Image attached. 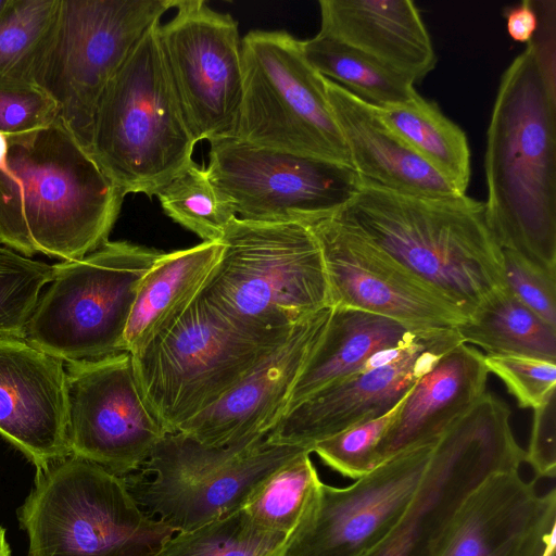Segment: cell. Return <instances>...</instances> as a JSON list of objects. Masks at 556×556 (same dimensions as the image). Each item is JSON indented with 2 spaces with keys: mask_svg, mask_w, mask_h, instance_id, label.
Wrapping results in <instances>:
<instances>
[{
  "mask_svg": "<svg viewBox=\"0 0 556 556\" xmlns=\"http://www.w3.org/2000/svg\"><path fill=\"white\" fill-rule=\"evenodd\" d=\"M311 448L269 442L267 435L235 445L212 446L167 433L142 466L125 476L128 490L149 515L188 531L247 506L265 481Z\"/></svg>",
  "mask_w": 556,
  "mask_h": 556,
  "instance_id": "ba28073f",
  "label": "cell"
},
{
  "mask_svg": "<svg viewBox=\"0 0 556 556\" xmlns=\"http://www.w3.org/2000/svg\"><path fill=\"white\" fill-rule=\"evenodd\" d=\"M62 0H7L0 12V87L39 86Z\"/></svg>",
  "mask_w": 556,
  "mask_h": 556,
  "instance_id": "83f0119b",
  "label": "cell"
},
{
  "mask_svg": "<svg viewBox=\"0 0 556 556\" xmlns=\"http://www.w3.org/2000/svg\"><path fill=\"white\" fill-rule=\"evenodd\" d=\"M408 392L386 414L316 442L313 452L343 477L356 480L367 475L380 465L379 443L396 419Z\"/></svg>",
  "mask_w": 556,
  "mask_h": 556,
  "instance_id": "e575fe53",
  "label": "cell"
},
{
  "mask_svg": "<svg viewBox=\"0 0 556 556\" xmlns=\"http://www.w3.org/2000/svg\"><path fill=\"white\" fill-rule=\"evenodd\" d=\"M425 330L428 329L410 328L375 313L332 306L325 333L294 384L289 408L325 387L358 374L377 352L415 339Z\"/></svg>",
  "mask_w": 556,
  "mask_h": 556,
  "instance_id": "d4e9b609",
  "label": "cell"
},
{
  "mask_svg": "<svg viewBox=\"0 0 556 556\" xmlns=\"http://www.w3.org/2000/svg\"><path fill=\"white\" fill-rule=\"evenodd\" d=\"M543 556H556V555H555V541H554V542H552V543L548 545V547H547V549L545 551V553H544V555H543Z\"/></svg>",
  "mask_w": 556,
  "mask_h": 556,
  "instance_id": "b9f144b4",
  "label": "cell"
},
{
  "mask_svg": "<svg viewBox=\"0 0 556 556\" xmlns=\"http://www.w3.org/2000/svg\"><path fill=\"white\" fill-rule=\"evenodd\" d=\"M484 364L521 408H535L556 390V362L518 354H486Z\"/></svg>",
  "mask_w": 556,
  "mask_h": 556,
  "instance_id": "d590c367",
  "label": "cell"
},
{
  "mask_svg": "<svg viewBox=\"0 0 556 556\" xmlns=\"http://www.w3.org/2000/svg\"><path fill=\"white\" fill-rule=\"evenodd\" d=\"M489 374L484 355L467 343L444 354L408 392L379 443V463L435 442L486 392Z\"/></svg>",
  "mask_w": 556,
  "mask_h": 556,
  "instance_id": "cb8c5ba5",
  "label": "cell"
},
{
  "mask_svg": "<svg viewBox=\"0 0 556 556\" xmlns=\"http://www.w3.org/2000/svg\"><path fill=\"white\" fill-rule=\"evenodd\" d=\"M5 3H7V0H0V12L3 9V7L5 5Z\"/></svg>",
  "mask_w": 556,
  "mask_h": 556,
  "instance_id": "7bdbcfd3",
  "label": "cell"
},
{
  "mask_svg": "<svg viewBox=\"0 0 556 556\" xmlns=\"http://www.w3.org/2000/svg\"><path fill=\"white\" fill-rule=\"evenodd\" d=\"M0 435L36 469L71 455L65 364L24 337H0Z\"/></svg>",
  "mask_w": 556,
  "mask_h": 556,
  "instance_id": "44dd1931",
  "label": "cell"
},
{
  "mask_svg": "<svg viewBox=\"0 0 556 556\" xmlns=\"http://www.w3.org/2000/svg\"><path fill=\"white\" fill-rule=\"evenodd\" d=\"M484 168L485 217L498 245L556 269V51L530 41L505 70Z\"/></svg>",
  "mask_w": 556,
  "mask_h": 556,
  "instance_id": "6da1fadb",
  "label": "cell"
},
{
  "mask_svg": "<svg viewBox=\"0 0 556 556\" xmlns=\"http://www.w3.org/2000/svg\"><path fill=\"white\" fill-rule=\"evenodd\" d=\"M510 410L485 392L434 443L425 479L390 532L362 556H434L463 501L488 476L519 469Z\"/></svg>",
  "mask_w": 556,
  "mask_h": 556,
  "instance_id": "8fae6325",
  "label": "cell"
},
{
  "mask_svg": "<svg viewBox=\"0 0 556 556\" xmlns=\"http://www.w3.org/2000/svg\"><path fill=\"white\" fill-rule=\"evenodd\" d=\"M53 265L0 243V337H24L26 326L53 277Z\"/></svg>",
  "mask_w": 556,
  "mask_h": 556,
  "instance_id": "836d02e7",
  "label": "cell"
},
{
  "mask_svg": "<svg viewBox=\"0 0 556 556\" xmlns=\"http://www.w3.org/2000/svg\"><path fill=\"white\" fill-rule=\"evenodd\" d=\"M155 195L167 216L203 241H220L237 217L213 186L206 168L194 162Z\"/></svg>",
  "mask_w": 556,
  "mask_h": 556,
  "instance_id": "1f68e13d",
  "label": "cell"
},
{
  "mask_svg": "<svg viewBox=\"0 0 556 556\" xmlns=\"http://www.w3.org/2000/svg\"><path fill=\"white\" fill-rule=\"evenodd\" d=\"M309 64L364 102L382 108L418 96L415 83L356 49L326 35L302 41Z\"/></svg>",
  "mask_w": 556,
  "mask_h": 556,
  "instance_id": "f546056e",
  "label": "cell"
},
{
  "mask_svg": "<svg viewBox=\"0 0 556 556\" xmlns=\"http://www.w3.org/2000/svg\"><path fill=\"white\" fill-rule=\"evenodd\" d=\"M326 90L351 166L362 181L410 195H463L382 122L375 106L327 78Z\"/></svg>",
  "mask_w": 556,
  "mask_h": 556,
  "instance_id": "603a6c76",
  "label": "cell"
},
{
  "mask_svg": "<svg viewBox=\"0 0 556 556\" xmlns=\"http://www.w3.org/2000/svg\"><path fill=\"white\" fill-rule=\"evenodd\" d=\"M241 55L236 138L352 168L326 78L306 60L302 41L285 30H252L241 40Z\"/></svg>",
  "mask_w": 556,
  "mask_h": 556,
  "instance_id": "9c48e42d",
  "label": "cell"
},
{
  "mask_svg": "<svg viewBox=\"0 0 556 556\" xmlns=\"http://www.w3.org/2000/svg\"><path fill=\"white\" fill-rule=\"evenodd\" d=\"M307 226L321 250L332 306L375 313L415 329L456 328L468 320L441 293L334 214Z\"/></svg>",
  "mask_w": 556,
  "mask_h": 556,
  "instance_id": "e0dca14e",
  "label": "cell"
},
{
  "mask_svg": "<svg viewBox=\"0 0 556 556\" xmlns=\"http://www.w3.org/2000/svg\"><path fill=\"white\" fill-rule=\"evenodd\" d=\"M155 24L98 102L90 153L126 195L151 198L191 163L197 140L167 73Z\"/></svg>",
  "mask_w": 556,
  "mask_h": 556,
  "instance_id": "5b68a950",
  "label": "cell"
},
{
  "mask_svg": "<svg viewBox=\"0 0 556 556\" xmlns=\"http://www.w3.org/2000/svg\"><path fill=\"white\" fill-rule=\"evenodd\" d=\"M331 311L320 309L298 323L235 388L178 432L212 446L265 438L287 413L298 377L323 338Z\"/></svg>",
  "mask_w": 556,
  "mask_h": 556,
  "instance_id": "ffe728a7",
  "label": "cell"
},
{
  "mask_svg": "<svg viewBox=\"0 0 556 556\" xmlns=\"http://www.w3.org/2000/svg\"><path fill=\"white\" fill-rule=\"evenodd\" d=\"M502 251L505 282L510 292L556 327V269L534 263L515 251Z\"/></svg>",
  "mask_w": 556,
  "mask_h": 556,
  "instance_id": "8d00e7d4",
  "label": "cell"
},
{
  "mask_svg": "<svg viewBox=\"0 0 556 556\" xmlns=\"http://www.w3.org/2000/svg\"><path fill=\"white\" fill-rule=\"evenodd\" d=\"M290 332L258 336L245 331L197 295L164 330L130 355L147 402L166 432L176 433L235 388Z\"/></svg>",
  "mask_w": 556,
  "mask_h": 556,
  "instance_id": "52a82bcc",
  "label": "cell"
},
{
  "mask_svg": "<svg viewBox=\"0 0 556 556\" xmlns=\"http://www.w3.org/2000/svg\"><path fill=\"white\" fill-rule=\"evenodd\" d=\"M161 253L106 241L83 258L54 264L24 338L64 363L122 353L138 286Z\"/></svg>",
  "mask_w": 556,
  "mask_h": 556,
  "instance_id": "30bf717a",
  "label": "cell"
},
{
  "mask_svg": "<svg viewBox=\"0 0 556 556\" xmlns=\"http://www.w3.org/2000/svg\"><path fill=\"white\" fill-rule=\"evenodd\" d=\"M206 172L240 219L308 225L340 211L361 178L348 166L244 142H210Z\"/></svg>",
  "mask_w": 556,
  "mask_h": 556,
  "instance_id": "4fadbf2b",
  "label": "cell"
},
{
  "mask_svg": "<svg viewBox=\"0 0 556 556\" xmlns=\"http://www.w3.org/2000/svg\"><path fill=\"white\" fill-rule=\"evenodd\" d=\"M220 243L198 296L231 325L258 336L286 334L332 307L321 250L307 225L236 217Z\"/></svg>",
  "mask_w": 556,
  "mask_h": 556,
  "instance_id": "277c9868",
  "label": "cell"
},
{
  "mask_svg": "<svg viewBox=\"0 0 556 556\" xmlns=\"http://www.w3.org/2000/svg\"><path fill=\"white\" fill-rule=\"evenodd\" d=\"M220 241L161 253L142 277L123 336L122 350L144 348L198 295L218 262Z\"/></svg>",
  "mask_w": 556,
  "mask_h": 556,
  "instance_id": "484cf974",
  "label": "cell"
},
{
  "mask_svg": "<svg viewBox=\"0 0 556 556\" xmlns=\"http://www.w3.org/2000/svg\"><path fill=\"white\" fill-rule=\"evenodd\" d=\"M556 490L519 469L488 476L456 510L434 556H543L555 541Z\"/></svg>",
  "mask_w": 556,
  "mask_h": 556,
  "instance_id": "ac0fdd59",
  "label": "cell"
},
{
  "mask_svg": "<svg viewBox=\"0 0 556 556\" xmlns=\"http://www.w3.org/2000/svg\"><path fill=\"white\" fill-rule=\"evenodd\" d=\"M465 343L488 354H518L556 362V327L551 326L506 287L456 327Z\"/></svg>",
  "mask_w": 556,
  "mask_h": 556,
  "instance_id": "f1b7e54d",
  "label": "cell"
},
{
  "mask_svg": "<svg viewBox=\"0 0 556 556\" xmlns=\"http://www.w3.org/2000/svg\"><path fill=\"white\" fill-rule=\"evenodd\" d=\"M434 443L405 450L345 488L319 482L281 556H362L397 523L419 490Z\"/></svg>",
  "mask_w": 556,
  "mask_h": 556,
  "instance_id": "2e32d148",
  "label": "cell"
},
{
  "mask_svg": "<svg viewBox=\"0 0 556 556\" xmlns=\"http://www.w3.org/2000/svg\"><path fill=\"white\" fill-rule=\"evenodd\" d=\"M0 556H11L9 543L5 539V530L0 526Z\"/></svg>",
  "mask_w": 556,
  "mask_h": 556,
  "instance_id": "60d3db41",
  "label": "cell"
},
{
  "mask_svg": "<svg viewBox=\"0 0 556 556\" xmlns=\"http://www.w3.org/2000/svg\"><path fill=\"white\" fill-rule=\"evenodd\" d=\"M159 42L187 124L198 141L236 137L243 91L241 39L230 14L176 0Z\"/></svg>",
  "mask_w": 556,
  "mask_h": 556,
  "instance_id": "5bb4252c",
  "label": "cell"
},
{
  "mask_svg": "<svg viewBox=\"0 0 556 556\" xmlns=\"http://www.w3.org/2000/svg\"><path fill=\"white\" fill-rule=\"evenodd\" d=\"M441 293L469 319L505 289L503 251L484 202L466 194L430 198L393 192L361 180L334 214Z\"/></svg>",
  "mask_w": 556,
  "mask_h": 556,
  "instance_id": "3957f363",
  "label": "cell"
},
{
  "mask_svg": "<svg viewBox=\"0 0 556 556\" xmlns=\"http://www.w3.org/2000/svg\"><path fill=\"white\" fill-rule=\"evenodd\" d=\"M175 2L61 1L55 39L39 86L53 98L58 116L88 151L96 109L104 88Z\"/></svg>",
  "mask_w": 556,
  "mask_h": 556,
  "instance_id": "7c38bea8",
  "label": "cell"
},
{
  "mask_svg": "<svg viewBox=\"0 0 556 556\" xmlns=\"http://www.w3.org/2000/svg\"><path fill=\"white\" fill-rule=\"evenodd\" d=\"M309 455L304 452L280 467L247 504L258 525L288 536L294 530L321 481Z\"/></svg>",
  "mask_w": 556,
  "mask_h": 556,
  "instance_id": "d6a6232c",
  "label": "cell"
},
{
  "mask_svg": "<svg viewBox=\"0 0 556 556\" xmlns=\"http://www.w3.org/2000/svg\"><path fill=\"white\" fill-rule=\"evenodd\" d=\"M460 343L465 342L456 328L446 329L396 363L333 382L289 408L267 440L313 452L316 442L389 412L444 354Z\"/></svg>",
  "mask_w": 556,
  "mask_h": 556,
  "instance_id": "d6986e66",
  "label": "cell"
},
{
  "mask_svg": "<svg viewBox=\"0 0 556 556\" xmlns=\"http://www.w3.org/2000/svg\"><path fill=\"white\" fill-rule=\"evenodd\" d=\"M58 113L56 102L40 86L0 87V131L5 136L45 127Z\"/></svg>",
  "mask_w": 556,
  "mask_h": 556,
  "instance_id": "74e56055",
  "label": "cell"
},
{
  "mask_svg": "<svg viewBox=\"0 0 556 556\" xmlns=\"http://www.w3.org/2000/svg\"><path fill=\"white\" fill-rule=\"evenodd\" d=\"M125 194L58 116L0 131V243L76 261L109 241Z\"/></svg>",
  "mask_w": 556,
  "mask_h": 556,
  "instance_id": "7a4b0ae2",
  "label": "cell"
},
{
  "mask_svg": "<svg viewBox=\"0 0 556 556\" xmlns=\"http://www.w3.org/2000/svg\"><path fill=\"white\" fill-rule=\"evenodd\" d=\"M64 364L71 454L119 477L141 469L167 432L140 389L131 355Z\"/></svg>",
  "mask_w": 556,
  "mask_h": 556,
  "instance_id": "9a60e30c",
  "label": "cell"
},
{
  "mask_svg": "<svg viewBox=\"0 0 556 556\" xmlns=\"http://www.w3.org/2000/svg\"><path fill=\"white\" fill-rule=\"evenodd\" d=\"M288 535L258 525L245 508L176 532L155 556H281Z\"/></svg>",
  "mask_w": 556,
  "mask_h": 556,
  "instance_id": "4dcf8cb0",
  "label": "cell"
},
{
  "mask_svg": "<svg viewBox=\"0 0 556 556\" xmlns=\"http://www.w3.org/2000/svg\"><path fill=\"white\" fill-rule=\"evenodd\" d=\"M538 26L539 17L533 1H522L506 13L508 35L517 42H530Z\"/></svg>",
  "mask_w": 556,
  "mask_h": 556,
  "instance_id": "ab89813d",
  "label": "cell"
},
{
  "mask_svg": "<svg viewBox=\"0 0 556 556\" xmlns=\"http://www.w3.org/2000/svg\"><path fill=\"white\" fill-rule=\"evenodd\" d=\"M320 30L414 83L437 56L420 12L409 0H320Z\"/></svg>",
  "mask_w": 556,
  "mask_h": 556,
  "instance_id": "7402d4cb",
  "label": "cell"
},
{
  "mask_svg": "<svg viewBox=\"0 0 556 556\" xmlns=\"http://www.w3.org/2000/svg\"><path fill=\"white\" fill-rule=\"evenodd\" d=\"M17 517L28 556H155L176 533L137 504L124 477L72 454L37 469Z\"/></svg>",
  "mask_w": 556,
  "mask_h": 556,
  "instance_id": "8992f818",
  "label": "cell"
},
{
  "mask_svg": "<svg viewBox=\"0 0 556 556\" xmlns=\"http://www.w3.org/2000/svg\"><path fill=\"white\" fill-rule=\"evenodd\" d=\"M533 419L525 462L536 478H555L556 475V390L538 407Z\"/></svg>",
  "mask_w": 556,
  "mask_h": 556,
  "instance_id": "f35d334b",
  "label": "cell"
},
{
  "mask_svg": "<svg viewBox=\"0 0 556 556\" xmlns=\"http://www.w3.org/2000/svg\"><path fill=\"white\" fill-rule=\"evenodd\" d=\"M376 111L417 155L458 192L466 193L471 173L467 137L434 102L418 94L403 103L376 108Z\"/></svg>",
  "mask_w": 556,
  "mask_h": 556,
  "instance_id": "4316f807",
  "label": "cell"
}]
</instances>
